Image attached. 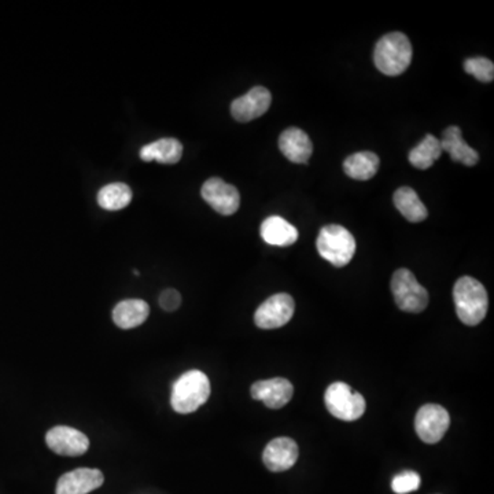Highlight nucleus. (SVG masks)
Listing matches in <instances>:
<instances>
[{
    "label": "nucleus",
    "instance_id": "1",
    "mask_svg": "<svg viewBox=\"0 0 494 494\" xmlns=\"http://www.w3.org/2000/svg\"><path fill=\"white\" fill-rule=\"evenodd\" d=\"M412 44L407 34L392 32L378 40L373 52V63L379 72L386 76H399L412 63Z\"/></svg>",
    "mask_w": 494,
    "mask_h": 494
},
{
    "label": "nucleus",
    "instance_id": "2",
    "mask_svg": "<svg viewBox=\"0 0 494 494\" xmlns=\"http://www.w3.org/2000/svg\"><path fill=\"white\" fill-rule=\"evenodd\" d=\"M453 301L459 319L466 325L479 324L488 314V291L474 277L463 276L455 283Z\"/></svg>",
    "mask_w": 494,
    "mask_h": 494
},
{
    "label": "nucleus",
    "instance_id": "3",
    "mask_svg": "<svg viewBox=\"0 0 494 494\" xmlns=\"http://www.w3.org/2000/svg\"><path fill=\"white\" fill-rule=\"evenodd\" d=\"M209 395V378L202 371L191 370L183 373L173 384L170 405L175 412L187 415L202 407Z\"/></svg>",
    "mask_w": 494,
    "mask_h": 494
},
{
    "label": "nucleus",
    "instance_id": "4",
    "mask_svg": "<svg viewBox=\"0 0 494 494\" xmlns=\"http://www.w3.org/2000/svg\"><path fill=\"white\" fill-rule=\"evenodd\" d=\"M317 252L336 268L348 266L356 253L354 235L338 224H330L320 229L317 237Z\"/></svg>",
    "mask_w": 494,
    "mask_h": 494
},
{
    "label": "nucleus",
    "instance_id": "5",
    "mask_svg": "<svg viewBox=\"0 0 494 494\" xmlns=\"http://www.w3.org/2000/svg\"><path fill=\"white\" fill-rule=\"evenodd\" d=\"M390 286L395 304L402 312L421 314L429 305V293L423 286L419 285L410 269H397Z\"/></svg>",
    "mask_w": 494,
    "mask_h": 494
},
{
    "label": "nucleus",
    "instance_id": "6",
    "mask_svg": "<svg viewBox=\"0 0 494 494\" xmlns=\"http://www.w3.org/2000/svg\"><path fill=\"white\" fill-rule=\"evenodd\" d=\"M324 404L334 418L344 421H357L364 415L367 408L364 397L344 382H335L328 386L324 392Z\"/></svg>",
    "mask_w": 494,
    "mask_h": 494
},
{
    "label": "nucleus",
    "instance_id": "7",
    "mask_svg": "<svg viewBox=\"0 0 494 494\" xmlns=\"http://www.w3.org/2000/svg\"><path fill=\"white\" fill-rule=\"evenodd\" d=\"M295 304L290 294L279 293L264 301L255 314V323L263 330H275L287 324L294 316Z\"/></svg>",
    "mask_w": 494,
    "mask_h": 494
},
{
    "label": "nucleus",
    "instance_id": "8",
    "mask_svg": "<svg viewBox=\"0 0 494 494\" xmlns=\"http://www.w3.org/2000/svg\"><path fill=\"white\" fill-rule=\"evenodd\" d=\"M450 416L445 408L438 404H426L418 411L415 430L423 442H440L450 429Z\"/></svg>",
    "mask_w": 494,
    "mask_h": 494
},
{
    "label": "nucleus",
    "instance_id": "9",
    "mask_svg": "<svg viewBox=\"0 0 494 494\" xmlns=\"http://www.w3.org/2000/svg\"><path fill=\"white\" fill-rule=\"evenodd\" d=\"M201 195L205 201L220 215L231 216L239 209V191L237 187L226 183L223 179L212 178L205 181Z\"/></svg>",
    "mask_w": 494,
    "mask_h": 494
},
{
    "label": "nucleus",
    "instance_id": "10",
    "mask_svg": "<svg viewBox=\"0 0 494 494\" xmlns=\"http://www.w3.org/2000/svg\"><path fill=\"white\" fill-rule=\"evenodd\" d=\"M47 447L61 456H82L90 448V441L84 432L68 426H57L45 434Z\"/></svg>",
    "mask_w": 494,
    "mask_h": 494
},
{
    "label": "nucleus",
    "instance_id": "11",
    "mask_svg": "<svg viewBox=\"0 0 494 494\" xmlns=\"http://www.w3.org/2000/svg\"><path fill=\"white\" fill-rule=\"evenodd\" d=\"M272 95L266 88L255 87L235 99L231 105V114L237 121L249 122L264 116L271 108Z\"/></svg>",
    "mask_w": 494,
    "mask_h": 494
},
{
    "label": "nucleus",
    "instance_id": "12",
    "mask_svg": "<svg viewBox=\"0 0 494 494\" xmlns=\"http://www.w3.org/2000/svg\"><path fill=\"white\" fill-rule=\"evenodd\" d=\"M250 392L253 399L263 402L271 410H280L293 399L294 387L287 379L274 378L256 382Z\"/></svg>",
    "mask_w": 494,
    "mask_h": 494
},
{
    "label": "nucleus",
    "instance_id": "13",
    "mask_svg": "<svg viewBox=\"0 0 494 494\" xmlns=\"http://www.w3.org/2000/svg\"><path fill=\"white\" fill-rule=\"evenodd\" d=\"M298 445L288 437L272 440L263 453L264 464L272 472H282L290 470L298 460Z\"/></svg>",
    "mask_w": 494,
    "mask_h": 494
},
{
    "label": "nucleus",
    "instance_id": "14",
    "mask_svg": "<svg viewBox=\"0 0 494 494\" xmlns=\"http://www.w3.org/2000/svg\"><path fill=\"white\" fill-rule=\"evenodd\" d=\"M105 482L102 471L96 469H77L58 479L55 494H88Z\"/></svg>",
    "mask_w": 494,
    "mask_h": 494
},
{
    "label": "nucleus",
    "instance_id": "15",
    "mask_svg": "<svg viewBox=\"0 0 494 494\" xmlns=\"http://www.w3.org/2000/svg\"><path fill=\"white\" fill-rule=\"evenodd\" d=\"M279 149L283 156L294 164H308L314 144L308 133L300 128H287L279 138Z\"/></svg>",
    "mask_w": 494,
    "mask_h": 494
},
{
    "label": "nucleus",
    "instance_id": "16",
    "mask_svg": "<svg viewBox=\"0 0 494 494\" xmlns=\"http://www.w3.org/2000/svg\"><path fill=\"white\" fill-rule=\"evenodd\" d=\"M440 143L442 151H447L452 161L461 162L466 167H474L479 161V154L464 141L463 133L456 125L443 131Z\"/></svg>",
    "mask_w": 494,
    "mask_h": 494
},
{
    "label": "nucleus",
    "instance_id": "17",
    "mask_svg": "<svg viewBox=\"0 0 494 494\" xmlns=\"http://www.w3.org/2000/svg\"><path fill=\"white\" fill-rule=\"evenodd\" d=\"M140 159L144 162L157 161L161 164H176L183 156V144L175 138H164L141 147Z\"/></svg>",
    "mask_w": 494,
    "mask_h": 494
},
{
    "label": "nucleus",
    "instance_id": "18",
    "mask_svg": "<svg viewBox=\"0 0 494 494\" xmlns=\"http://www.w3.org/2000/svg\"><path fill=\"white\" fill-rule=\"evenodd\" d=\"M260 232L264 242L279 247L294 245L298 239V229L280 216H271L264 220Z\"/></svg>",
    "mask_w": 494,
    "mask_h": 494
},
{
    "label": "nucleus",
    "instance_id": "19",
    "mask_svg": "<svg viewBox=\"0 0 494 494\" xmlns=\"http://www.w3.org/2000/svg\"><path fill=\"white\" fill-rule=\"evenodd\" d=\"M150 314L147 303L141 300H125L117 304L113 311V322L122 330L139 327Z\"/></svg>",
    "mask_w": 494,
    "mask_h": 494
},
{
    "label": "nucleus",
    "instance_id": "20",
    "mask_svg": "<svg viewBox=\"0 0 494 494\" xmlns=\"http://www.w3.org/2000/svg\"><path fill=\"white\" fill-rule=\"evenodd\" d=\"M392 199H394L397 210L411 223H421V221L426 220L429 216L427 208L421 201V198L418 197L415 189H410V187H402L397 189Z\"/></svg>",
    "mask_w": 494,
    "mask_h": 494
},
{
    "label": "nucleus",
    "instance_id": "21",
    "mask_svg": "<svg viewBox=\"0 0 494 494\" xmlns=\"http://www.w3.org/2000/svg\"><path fill=\"white\" fill-rule=\"evenodd\" d=\"M379 157L373 151H360L344 160V170L354 180H370L378 173Z\"/></svg>",
    "mask_w": 494,
    "mask_h": 494
},
{
    "label": "nucleus",
    "instance_id": "22",
    "mask_svg": "<svg viewBox=\"0 0 494 494\" xmlns=\"http://www.w3.org/2000/svg\"><path fill=\"white\" fill-rule=\"evenodd\" d=\"M442 154L440 139L427 133L423 140L410 151V162L418 170H429Z\"/></svg>",
    "mask_w": 494,
    "mask_h": 494
},
{
    "label": "nucleus",
    "instance_id": "23",
    "mask_svg": "<svg viewBox=\"0 0 494 494\" xmlns=\"http://www.w3.org/2000/svg\"><path fill=\"white\" fill-rule=\"evenodd\" d=\"M132 201V189L124 183H111L98 194L99 207L106 210H121Z\"/></svg>",
    "mask_w": 494,
    "mask_h": 494
},
{
    "label": "nucleus",
    "instance_id": "24",
    "mask_svg": "<svg viewBox=\"0 0 494 494\" xmlns=\"http://www.w3.org/2000/svg\"><path fill=\"white\" fill-rule=\"evenodd\" d=\"M467 73L482 82H490L494 79V65L490 60L483 57L469 58L464 63Z\"/></svg>",
    "mask_w": 494,
    "mask_h": 494
},
{
    "label": "nucleus",
    "instance_id": "25",
    "mask_svg": "<svg viewBox=\"0 0 494 494\" xmlns=\"http://www.w3.org/2000/svg\"><path fill=\"white\" fill-rule=\"evenodd\" d=\"M421 475L415 471H402L392 480V490L395 494H408L421 488Z\"/></svg>",
    "mask_w": 494,
    "mask_h": 494
},
{
    "label": "nucleus",
    "instance_id": "26",
    "mask_svg": "<svg viewBox=\"0 0 494 494\" xmlns=\"http://www.w3.org/2000/svg\"><path fill=\"white\" fill-rule=\"evenodd\" d=\"M181 304V295L179 291L173 290V288H168L164 290L160 295V305L164 311L173 312L179 309Z\"/></svg>",
    "mask_w": 494,
    "mask_h": 494
}]
</instances>
